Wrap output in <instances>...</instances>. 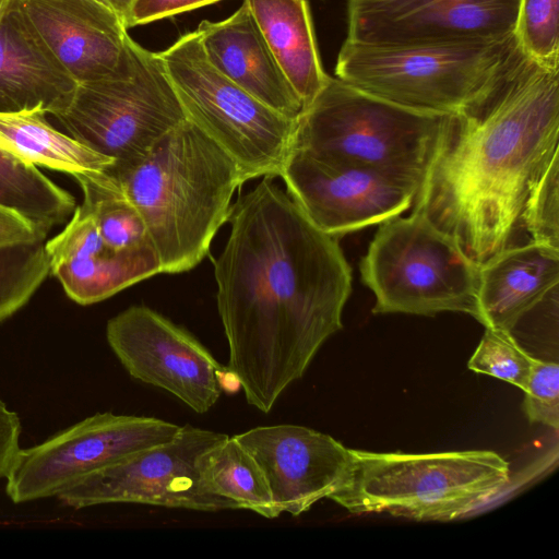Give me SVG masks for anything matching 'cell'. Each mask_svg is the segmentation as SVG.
<instances>
[{
	"instance_id": "obj_1",
	"label": "cell",
	"mask_w": 559,
	"mask_h": 559,
	"mask_svg": "<svg viewBox=\"0 0 559 559\" xmlns=\"http://www.w3.org/2000/svg\"><path fill=\"white\" fill-rule=\"evenodd\" d=\"M214 262L227 368L246 401L270 413L342 330L352 267L337 237L319 229L270 177L231 207Z\"/></svg>"
},
{
	"instance_id": "obj_2",
	"label": "cell",
	"mask_w": 559,
	"mask_h": 559,
	"mask_svg": "<svg viewBox=\"0 0 559 559\" xmlns=\"http://www.w3.org/2000/svg\"><path fill=\"white\" fill-rule=\"evenodd\" d=\"M559 69L524 51L481 98L449 114L413 203L477 263L511 246L527 193L559 152Z\"/></svg>"
},
{
	"instance_id": "obj_3",
	"label": "cell",
	"mask_w": 559,
	"mask_h": 559,
	"mask_svg": "<svg viewBox=\"0 0 559 559\" xmlns=\"http://www.w3.org/2000/svg\"><path fill=\"white\" fill-rule=\"evenodd\" d=\"M105 171L140 212L168 274L190 271L207 255L245 182L236 162L189 119L139 163Z\"/></svg>"
},
{
	"instance_id": "obj_4",
	"label": "cell",
	"mask_w": 559,
	"mask_h": 559,
	"mask_svg": "<svg viewBox=\"0 0 559 559\" xmlns=\"http://www.w3.org/2000/svg\"><path fill=\"white\" fill-rule=\"evenodd\" d=\"M510 465L488 450L435 453L352 449V469L329 499L355 514L452 521L480 511L510 481Z\"/></svg>"
},
{
	"instance_id": "obj_5",
	"label": "cell",
	"mask_w": 559,
	"mask_h": 559,
	"mask_svg": "<svg viewBox=\"0 0 559 559\" xmlns=\"http://www.w3.org/2000/svg\"><path fill=\"white\" fill-rule=\"evenodd\" d=\"M448 115L405 107L329 76L296 118L290 151L367 166L420 187Z\"/></svg>"
},
{
	"instance_id": "obj_6",
	"label": "cell",
	"mask_w": 559,
	"mask_h": 559,
	"mask_svg": "<svg viewBox=\"0 0 559 559\" xmlns=\"http://www.w3.org/2000/svg\"><path fill=\"white\" fill-rule=\"evenodd\" d=\"M522 51L515 34L424 46L366 45L345 39L335 75L405 107L454 114L491 90Z\"/></svg>"
},
{
	"instance_id": "obj_7",
	"label": "cell",
	"mask_w": 559,
	"mask_h": 559,
	"mask_svg": "<svg viewBox=\"0 0 559 559\" xmlns=\"http://www.w3.org/2000/svg\"><path fill=\"white\" fill-rule=\"evenodd\" d=\"M359 270L376 298L373 313L451 311L478 319L479 263L418 212L381 223Z\"/></svg>"
},
{
	"instance_id": "obj_8",
	"label": "cell",
	"mask_w": 559,
	"mask_h": 559,
	"mask_svg": "<svg viewBox=\"0 0 559 559\" xmlns=\"http://www.w3.org/2000/svg\"><path fill=\"white\" fill-rule=\"evenodd\" d=\"M53 117L70 136L112 158L110 169L139 163L163 135L188 119L158 52L129 35L117 69L78 83L70 105Z\"/></svg>"
},
{
	"instance_id": "obj_9",
	"label": "cell",
	"mask_w": 559,
	"mask_h": 559,
	"mask_svg": "<svg viewBox=\"0 0 559 559\" xmlns=\"http://www.w3.org/2000/svg\"><path fill=\"white\" fill-rule=\"evenodd\" d=\"M158 55L188 119L236 162L243 181L281 175L296 119L221 73L209 61L197 31Z\"/></svg>"
},
{
	"instance_id": "obj_10",
	"label": "cell",
	"mask_w": 559,
	"mask_h": 559,
	"mask_svg": "<svg viewBox=\"0 0 559 559\" xmlns=\"http://www.w3.org/2000/svg\"><path fill=\"white\" fill-rule=\"evenodd\" d=\"M180 428L155 417L96 413L21 449L4 478L5 493L13 503L58 497L94 471L171 440Z\"/></svg>"
},
{
	"instance_id": "obj_11",
	"label": "cell",
	"mask_w": 559,
	"mask_h": 559,
	"mask_svg": "<svg viewBox=\"0 0 559 559\" xmlns=\"http://www.w3.org/2000/svg\"><path fill=\"white\" fill-rule=\"evenodd\" d=\"M227 437L191 425L181 426L171 440L94 471L57 498L73 509L106 503H141L202 512L239 509L231 500L206 491L197 466L204 451Z\"/></svg>"
},
{
	"instance_id": "obj_12",
	"label": "cell",
	"mask_w": 559,
	"mask_h": 559,
	"mask_svg": "<svg viewBox=\"0 0 559 559\" xmlns=\"http://www.w3.org/2000/svg\"><path fill=\"white\" fill-rule=\"evenodd\" d=\"M107 342L128 373L204 414L235 377L189 331L146 307L131 306L106 326Z\"/></svg>"
},
{
	"instance_id": "obj_13",
	"label": "cell",
	"mask_w": 559,
	"mask_h": 559,
	"mask_svg": "<svg viewBox=\"0 0 559 559\" xmlns=\"http://www.w3.org/2000/svg\"><path fill=\"white\" fill-rule=\"evenodd\" d=\"M280 176L305 215L337 238L401 215L419 188L374 168L299 151L289 152Z\"/></svg>"
},
{
	"instance_id": "obj_14",
	"label": "cell",
	"mask_w": 559,
	"mask_h": 559,
	"mask_svg": "<svg viewBox=\"0 0 559 559\" xmlns=\"http://www.w3.org/2000/svg\"><path fill=\"white\" fill-rule=\"evenodd\" d=\"M520 0H346V40L424 46L515 34Z\"/></svg>"
},
{
	"instance_id": "obj_15",
	"label": "cell",
	"mask_w": 559,
	"mask_h": 559,
	"mask_svg": "<svg viewBox=\"0 0 559 559\" xmlns=\"http://www.w3.org/2000/svg\"><path fill=\"white\" fill-rule=\"evenodd\" d=\"M235 437L261 466L280 515L298 516L330 498L352 469V449L308 427L259 426Z\"/></svg>"
},
{
	"instance_id": "obj_16",
	"label": "cell",
	"mask_w": 559,
	"mask_h": 559,
	"mask_svg": "<svg viewBox=\"0 0 559 559\" xmlns=\"http://www.w3.org/2000/svg\"><path fill=\"white\" fill-rule=\"evenodd\" d=\"M17 9L61 66L82 83L111 74L128 28L98 0H15Z\"/></svg>"
},
{
	"instance_id": "obj_17",
	"label": "cell",
	"mask_w": 559,
	"mask_h": 559,
	"mask_svg": "<svg viewBox=\"0 0 559 559\" xmlns=\"http://www.w3.org/2000/svg\"><path fill=\"white\" fill-rule=\"evenodd\" d=\"M50 273L66 294L86 306L162 273L158 261L120 252L102 238L94 216L81 204L64 229L46 241Z\"/></svg>"
},
{
	"instance_id": "obj_18",
	"label": "cell",
	"mask_w": 559,
	"mask_h": 559,
	"mask_svg": "<svg viewBox=\"0 0 559 559\" xmlns=\"http://www.w3.org/2000/svg\"><path fill=\"white\" fill-rule=\"evenodd\" d=\"M209 61L225 76L272 109L296 119L302 103L278 66L247 0L219 22L197 29Z\"/></svg>"
},
{
	"instance_id": "obj_19",
	"label": "cell",
	"mask_w": 559,
	"mask_h": 559,
	"mask_svg": "<svg viewBox=\"0 0 559 559\" xmlns=\"http://www.w3.org/2000/svg\"><path fill=\"white\" fill-rule=\"evenodd\" d=\"M76 86L14 0L0 24V112L40 108L55 116L70 105Z\"/></svg>"
},
{
	"instance_id": "obj_20",
	"label": "cell",
	"mask_w": 559,
	"mask_h": 559,
	"mask_svg": "<svg viewBox=\"0 0 559 559\" xmlns=\"http://www.w3.org/2000/svg\"><path fill=\"white\" fill-rule=\"evenodd\" d=\"M559 284V250L528 241L479 264L478 319L511 332L524 313Z\"/></svg>"
},
{
	"instance_id": "obj_21",
	"label": "cell",
	"mask_w": 559,
	"mask_h": 559,
	"mask_svg": "<svg viewBox=\"0 0 559 559\" xmlns=\"http://www.w3.org/2000/svg\"><path fill=\"white\" fill-rule=\"evenodd\" d=\"M278 66L299 96L302 109L330 75L321 64L307 0H247Z\"/></svg>"
},
{
	"instance_id": "obj_22",
	"label": "cell",
	"mask_w": 559,
	"mask_h": 559,
	"mask_svg": "<svg viewBox=\"0 0 559 559\" xmlns=\"http://www.w3.org/2000/svg\"><path fill=\"white\" fill-rule=\"evenodd\" d=\"M0 146L35 166L72 176L105 171L114 165L112 158L56 130L40 108L0 112Z\"/></svg>"
},
{
	"instance_id": "obj_23",
	"label": "cell",
	"mask_w": 559,
	"mask_h": 559,
	"mask_svg": "<svg viewBox=\"0 0 559 559\" xmlns=\"http://www.w3.org/2000/svg\"><path fill=\"white\" fill-rule=\"evenodd\" d=\"M197 466L200 481L210 493L266 519L280 516L261 466L235 436L204 451Z\"/></svg>"
},
{
	"instance_id": "obj_24",
	"label": "cell",
	"mask_w": 559,
	"mask_h": 559,
	"mask_svg": "<svg viewBox=\"0 0 559 559\" xmlns=\"http://www.w3.org/2000/svg\"><path fill=\"white\" fill-rule=\"evenodd\" d=\"M73 178L83 191L82 204L94 216L97 229L109 247L160 263L143 217L112 176L96 171L78 174Z\"/></svg>"
},
{
	"instance_id": "obj_25",
	"label": "cell",
	"mask_w": 559,
	"mask_h": 559,
	"mask_svg": "<svg viewBox=\"0 0 559 559\" xmlns=\"http://www.w3.org/2000/svg\"><path fill=\"white\" fill-rule=\"evenodd\" d=\"M0 205L49 233L73 214L75 200L37 166L0 146Z\"/></svg>"
},
{
	"instance_id": "obj_26",
	"label": "cell",
	"mask_w": 559,
	"mask_h": 559,
	"mask_svg": "<svg viewBox=\"0 0 559 559\" xmlns=\"http://www.w3.org/2000/svg\"><path fill=\"white\" fill-rule=\"evenodd\" d=\"M49 273L45 240L0 247V323L28 302Z\"/></svg>"
},
{
	"instance_id": "obj_27",
	"label": "cell",
	"mask_w": 559,
	"mask_h": 559,
	"mask_svg": "<svg viewBox=\"0 0 559 559\" xmlns=\"http://www.w3.org/2000/svg\"><path fill=\"white\" fill-rule=\"evenodd\" d=\"M530 241L559 250V152L532 185L520 216Z\"/></svg>"
},
{
	"instance_id": "obj_28",
	"label": "cell",
	"mask_w": 559,
	"mask_h": 559,
	"mask_svg": "<svg viewBox=\"0 0 559 559\" xmlns=\"http://www.w3.org/2000/svg\"><path fill=\"white\" fill-rule=\"evenodd\" d=\"M534 359L520 346L511 332L485 328V333L467 367L475 372L498 378L524 390Z\"/></svg>"
},
{
	"instance_id": "obj_29",
	"label": "cell",
	"mask_w": 559,
	"mask_h": 559,
	"mask_svg": "<svg viewBox=\"0 0 559 559\" xmlns=\"http://www.w3.org/2000/svg\"><path fill=\"white\" fill-rule=\"evenodd\" d=\"M559 0H520L515 37L524 53L559 69Z\"/></svg>"
},
{
	"instance_id": "obj_30",
	"label": "cell",
	"mask_w": 559,
	"mask_h": 559,
	"mask_svg": "<svg viewBox=\"0 0 559 559\" xmlns=\"http://www.w3.org/2000/svg\"><path fill=\"white\" fill-rule=\"evenodd\" d=\"M523 391V408L527 419L558 430L559 365L535 358Z\"/></svg>"
},
{
	"instance_id": "obj_31",
	"label": "cell",
	"mask_w": 559,
	"mask_h": 559,
	"mask_svg": "<svg viewBox=\"0 0 559 559\" xmlns=\"http://www.w3.org/2000/svg\"><path fill=\"white\" fill-rule=\"evenodd\" d=\"M221 0H134L127 28L165 19Z\"/></svg>"
},
{
	"instance_id": "obj_32",
	"label": "cell",
	"mask_w": 559,
	"mask_h": 559,
	"mask_svg": "<svg viewBox=\"0 0 559 559\" xmlns=\"http://www.w3.org/2000/svg\"><path fill=\"white\" fill-rule=\"evenodd\" d=\"M21 431L19 415L0 400V479L7 477L17 457Z\"/></svg>"
},
{
	"instance_id": "obj_33",
	"label": "cell",
	"mask_w": 559,
	"mask_h": 559,
	"mask_svg": "<svg viewBox=\"0 0 559 559\" xmlns=\"http://www.w3.org/2000/svg\"><path fill=\"white\" fill-rule=\"evenodd\" d=\"M47 235L24 216L0 205V247L46 240Z\"/></svg>"
},
{
	"instance_id": "obj_34",
	"label": "cell",
	"mask_w": 559,
	"mask_h": 559,
	"mask_svg": "<svg viewBox=\"0 0 559 559\" xmlns=\"http://www.w3.org/2000/svg\"><path fill=\"white\" fill-rule=\"evenodd\" d=\"M115 11L127 27V20L134 0H98Z\"/></svg>"
},
{
	"instance_id": "obj_35",
	"label": "cell",
	"mask_w": 559,
	"mask_h": 559,
	"mask_svg": "<svg viewBox=\"0 0 559 559\" xmlns=\"http://www.w3.org/2000/svg\"><path fill=\"white\" fill-rule=\"evenodd\" d=\"M13 3L14 0H0V24L12 9Z\"/></svg>"
}]
</instances>
